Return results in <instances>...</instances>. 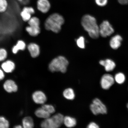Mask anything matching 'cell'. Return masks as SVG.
<instances>
[{
    "label": "cell",
    "instance_id": "obj_34",
    "mask_svg": "<svg viewBox=\"0 0 128 128\" xmlns=\"http://www.w3.org/2000/svg\"><path fill=\"white\" fill-rule=\"evenodd\" d=\"M14 128H22V126L20 125H17L16 126H14Z\"/></svg>",
    "mask_w": 128,
    "mask_h": 128
},
{
    "label": "cell",
    "instance_id": "obj_11",
    "mask_svg": "<svg viewBox=\"0 0 128 128\" xmlns=\"http://www.w3.org/2000/svg\"><path fill=\"white\" fill-rule=\"evenodd\" d=\"M27 48L30 56L32 58H36L39 56L40 54V47L36 43H30L27 46Z\"/></svg>",
    "mask_w": 128,
    "mask_h": 128
},
{
    "label": "cell",
    "instance_id": "obj_20",
    "mask_svg": "<svg viewBox=\"0 0 128 128\" xmlns=\"http://www.w3.org/2000/svg\"><path fill=\"white\" fill-rule=\"evenodd\" d=\"M63 96L66 99L70 100H74L76 96L74 90L71 88L65 89L63 92Z\"/></svg>",
    "mask_w": 128,
    "mask_h": 128
},
{
    "label": "cell",
    "instance_id": "obj_29",
    "mask_svg": "<svg viewBox=\"0 0 128 128\" xmlns=\"http://www.w3.org/2000/svg\"><path fill=\"white\" fill-rule=\"evenodd\" d=\"M96 4L101 7L105 6L107 4L108 0H95Z\"/></svg>",
    "mask_w": 128,
    "mask_h": 128
},
{
    "label": "cell",
    "instance_id": "obj_8",
    "mask_svg": "<svg viewBox=\"0 0 128 128\" xmlns=\"http://www.w3.org/2000/svg\"><path fill=\"white\" fill-rule=\"evenodd\" d=\"M35 12L34 9L33 7L26 6L22 9L20 15L24 22H28Z\"/></svg>",
    "mask_w": 128,
    "mask_h": 128
},
{
    "label": "cell",
    "instance_id": "obj_5",
    "mask_svg": "<svg viewBox=\"0 0 128 128\" xmlns=\"http://www.w3.org/2000/svg\"><path fill=\"white\" fill-rule=\"evenodd\" d=\"M90 110L94 115L106 114L107 110L106 106L100 99H94L90 106Z\"/></svg>",
    "mask_w": 128,
    "mask_h": 128
},
{
    "label": "cell",
    "instance_id": "obj_2",
    "mask_svg": "<svg viewBox=\"0 0 128 128\" xmlns=\"http://www.w3.org/2000/svg\"><path fill=\"white\" fill-rule=\"evenodd\" d=\"M64 22L62 16L58 13L51 14L46 19L44 23L46 29L55 33H58L62 29V25Z\"/></svg>",
    "mask_w": 128,
    "mask_h": 128
},
{
    "label": "cell",
    "instance_id": "obj_4",
    "mask_svg": "<svg viewBox=\"0 0 128 128\" xmlns=\"http://www.w3.org/2000/svg\"><path fill=\"white\" fill-rule=\"evenodd\" d=\"M64 116L60 113H58L52 117L44 119L41 122L40 126L44 128H58L63 124Z\"/></svg>",
    "mask_w": 128,
    "mask_h": 128
},
{
    "label": "cell",
    "instance_id": "obj_33",
    "mask_svg": "<svg viewBox=\"0 0 128 128\" xmlns=\"http://www.w3.org/2000/svg\"><path fill=\"white\" fill-rule=\"evenodd\" d=\"M19 2H20L28 3V0H18Z\"/></svg>",
    "mask_w": 128,
    "mask_h": 128
},
{
    "label": "cell",
    "instance_id": "obj_13",
    "mask_svg": "<svg viewBox=\"0 0 128 128\" xmlns=\"http://www.w3.org/2000/svg\"><path fill=\"white\" fill-rule=\"evenodd\" d=\"M3 71L7 73H10L14 71L16 65L14 62L10 60H8L3 62L1 65Z\"/></svg>",
    "mask_w": 128,
    "mask_h": 128
},
{
    "label": "cell",
    "instance_id": "obj_15",
    "mask_svg": "<svg viewBox=\"0 0 128 128\" xmlns=\"http://www.w3.org/2000/svg\"><path fill=\"white\" fill-rule=\"evenodd\" d=\"M122 40V37L119 35H116L111 38L110 41V45L112 48L116 49L119 48Z\"/></svg>",
    "mask_w": 128,
    "mask_h": 128
},
{
    "label": "cell",
    "instance_id": "obj_19",
    "mask_svg": "<svg viewBox=\"0 0 128 128\" xmlns=\"http://www.w3.org/2000/svg\"><path fill=\"white\" fill-rule=\"evenodd\" d=\"M35 114L38 118L44 119L49 118L51 115L42 107L38 108L35 112Z\"/></svg>",
    "mask_w": 128,
    "mask_h": 128
},
{
    "label": "cell",
    "instance_id": "obj_7",
    "mask_svg": "<svg viewBox=\"0 0 128 128\" xmlns=\"http://www.w3.org/2000/svg\"><path fill=\"white\" fill-rule=\"evenodd\" d=\"M114 78L111 75L104 74L100 80L101 86L104 89L108 90L114 84Z\"/></svg>",
    "mask_w": 128,
    "mask_h": 128
},
{
    "label": "cell",
    "instance_id": "obj_32",
    "mask_svg": "<svg viewBox=\"0 0 128 128\" xmlns=\"http://www.w3.org/2000/svg\"><path fill=\"white\" fill-rule=\"evenodd\" d=\"M120 4L123 5L128 4V0H118Z\"/></svg>",
    "mask_w": 128,
    "mask_h": 128
},
{
    "label": "cell",
    "instance_id": "obj_25",
    "mask_svg": "<svg viewBox=\"0 0 128 128\" xmlns=\"http://www.w3.org/2000/svg\"><path fill=\"white\" fill-rule=\"evenodd\" d=\"M8 56V52L6 49L4 48H0V62L4 61Z\"/></svg>",
    "mask_w": 128,
    "mask_h": 128
},
{
    "label": "cell",
    "instance_id": "obj_18",
    "mask_svg": "<svg viewBox=\"0 0 128 128\" xmlns=\"http://www.w3.org/2000/svg\"><path fill=\"white\" fill-rule=\"evenodd\" d=\"M63 124L68 128H73L76 126L77 122L76 118L70 116L64 117Z\"/></svg>",
    "mask_w": 128,
    "mask_h": 128
},
{
    "label": "cell",
    "instance_id": "obj_12",
    "mask_svg": "<svg viewBox=\"0 0 128 128\" xmlns=\"http://www.w3.org/2000/svg\"><path fill=\"white\" fill-rule=\"evenodd\" d=\"M4 90L9 93L16 92L18 89L17 85L12 80H6L4 83Z\"/></svg>",
    "mask_w": 128,
    "mask_h": 128
},
{
    "label": "cell",
    "instance_id": "obj_27",
    "mask_svg": "<svg viewBox=\"0 0 128 128\" xmlns=\"http://www.w3.org/2000/svg\"><path fill=\"white\" fill-rule=\"evenodd\" d=\"M50 114L54 113L55 112V108L52 105L48 104H43L42 107Z\"/></svg>",
    "mask_w": 128,
    "mask_h": 128
},
{
    "label": "cell",
    "instance_id": "obj_22",
    "mask_svg": "<svg viewBox=\"0 0 128 128\" xmlns=\"http://www.w3.org/2000/svg\"><path fill=\"white\" fill-rule=\"evenodd\" d=\"M114 79L118 84H123L125 81L126 77L124 74L119 73L116 74L115 76Z\"/></svg>",
    "mask_w": 128,
    "mask_h": 128
},
{
    "label": "cell",
    "instance_id": "obj_28",
    "mask_svg": "<svg viewBox=\"0 0 128 128\" xmlns=\"http://www.w3.org/2000/svg\"><path fill=\"white\" fill-rule=\"evenodd\" d=\"M28 22L29 26L36 25L40 26V21L37 17H32Z\"/></svg>",
    "mask_w": 128,
    "mask_h": 128
},
{
    "label": "cell",
    "instance_id": "obj_35",
    "mask_svg": "<svg viewBox=\"0 0 128 128\" xmlns=\"http://www.w3.org/2000/svg\"><path fill=\"white\" fill-rule=\"evenodd\" d=\"M127 108H128V104H127Z\"/></svg>",
    "mask_w": 128,
    "mask_h": 128
},
{
    "label": "cell",
    "instance_id": "obj_23",
    "mask_svg": "<svg viewBox=\"0 0 128 128\" xmlns=\"http://www.w3.org/2000/svg\"><path fill=\"white\" fill-rule=\"evenodd\" d=\"M8 7V3L7 0H0V13L5 12Z\"/></svg>",
    "mask_w": 128,
    "mask_h": 128
},
{
    "label": "cell",
    "instance_id": "obj_26",
    "mask_svg": "<svg viewBox=\"0 0 128 128\" xmlns=\"http://www.w3.org/2000/svg\"><path fill=\"white\" fill-rule=\"evenodd\" d=\"M9 121L3 116H0V128H8L9 127Z\"/></svg>",
    "mask_w": 128,
    "mask_h": 128
},
{
    "label": "cell",
    "instance_id": "obj_3",
    "mask_svg": "<svg viewBox=\"0 0 128 128\" xmlns=\"http://www.w3.org/2000/svg\"><path fill=\"white\" fill-rule=\"evenodd\" d=\"M69 64L68 60L65 57L59 56L53 59L48 66L49 71L52 72H60L65 73Z\"/></svg>",
    "mask_w": 128,
    "mask_h": 128
},
{
    "label": "cell",
    "instance_id": "obj_30",
    "mask_svg": "<svg viewBox=\"0 0 128 128\" xmlns=\"http://www.w3.org/2000/svg\"><path fill=\"white\" fill-rule=\"evenodd\" d=\"M87 127L88 128H98L99 127L98 125L96 123L92 122L88 125Z\"/></svg>",
    "mask_w": 128,
    "mask_h": 128
},
{
    "label": "cell",
    "instance_id": "obj_24",
    "mask_svg": "<svg viewBox=\"0 0 128 128\" xmlns=\"http://www.w3.org/2000/svg\"><path fill=\"white\" fill-rule=\"evenodd\" d=\"M76 42L78 47L80 48L84 49L85 48V41L84 36H80L76 40Z\"/></svg>",
    "mask_w": 128,
    "mask_h": 128
},
{
    "label": "cell",
    "instance_id": "obj_31",
    "mask_svg": "<svg viewBox=\"0 0 128 128\" xmlns=\"http://www.w3.org/2000/svg\"><path fill=\"white\" fill-rule=\"evenodd\" d=\"M5 75L2 70L0 68V81L4 79Z\"/></svg>",
    "mask_w": 128,
    "mask_h": 128
},
{
    "label": "cell",
    "instance_id": "obj_21",
    "mask_svg": "<svg viewBox=\"0 0 128 128\" xmlns=\"http://www.w3.org/2000/svg\"><path fill=\"white\" fill-rule=\"evenodd\" d=\"M22 125L24 128H32L34 127V124L32 118L31 116L25 117L22 121Z\"/></svg>",
    "mask_w": 128,
    "mask_h": 128
},
{
    "label": "cell",
    "instance_id": "obj_17",
    "mask_svg": "<svg viewBox=\"0 0 128 128\" xmlns=\"http://www.w3.org/2000/svg\"><path fill=\"white\" fill-rule=\"evenodd\" d=\"M26 31L32 36H38L41 32V29L39 26H28L25 28Z\"/></svg>",
    "mask_w": 128,
    "mask_h": 128
},
{
    "label": "cell",
    "instance_id": "obj_16",
    "mask_svg": "<svg viewBox=\"0 0 128 128\" xmlns=\"http://www.w3.org/2000/svg\"><path fill=\"white\" fill-rule=\"evenodd\" d=\"M26 48V45L23 40H19L15 45L12 48V51L14 54H17L20 51L25 50Z\"/></svg>",
    "mask_w": 128,
    "mask_h": 128
},
{
    "label": "cell",
    "instance_id": "obj_1",
    "mask_svg": "<svg viewBox=\"0 0 128 128\" xmlns=\"http://www.w3.org/2000/svg\"><path fill=\"white\" fill-rule=\"evenodd\" d=\"M81 23L91 38L96 39L98 38L100 35L99 26L95 18L88 14L85 15L82 19Z\"/></svg>",
    "mask_w": 128,
    "mask_h": 128
},
{
    "label": "cell",
    "instance_id": "obj_14",
    "mask_svg": "<svg viewBox=\"0 0 128 128\" xmlns=\"http://www.w3.org/2000/svg\"><path fill=\"white\" fill-rule=\"evenodd\" d=\"M100 65L104 67L106 71L108 72L113 71L116 66L114 62L110 59L100 60Z\"/></svg>",
    "mask_w": 128,
    "mask_h": 128
},
{
    "label": "cell",
    "instance_id": "obj_6",
    "mask_svg": "<svg viewBox=\"0 0 128 128\" xmlns=\"http://www.w3.org/2000/svg\"><path fill=\"white\" fill-rule=\"evenodd\" d=\"M99 30L100 35L104 38L111 36L114 32L112 26L108 20L102 22L99 26Z\"/></svg>",
    "mask_w": 128,
    "mask_h": 128
},
{
    "label": "cell",
    "instance_id": "obj_9",
    "mask_svg": "<svg viewBox=\"0 0 128 128\" xmlns=\"http://www.w3.org/2000/svg\"><path fill=\"white\" fill-rule=\"evenodd\" d=\"M32 98L35 103L43 104L47 100V97L44 92L40 90L34 92L32 95Z\"/></svg>",
    "mask_w": 128,
    "mask_h": 128
},
{
    "label": "cell",
    "instance_id": "obj_10",
    "mask_svg": "<svg viewBox=\"0 0 128 128\" xmlns=\"http://www.w3.org/2000/svg\"><path fill=\"white\" fill-rule=\"evenodd\" d=\"M36 4L38 10L42 13H46L50 8L51 4L49 0H38Z\"/></svg>",
    "mask_w": 128,
    "mask_h": 128
}]
</instances>
